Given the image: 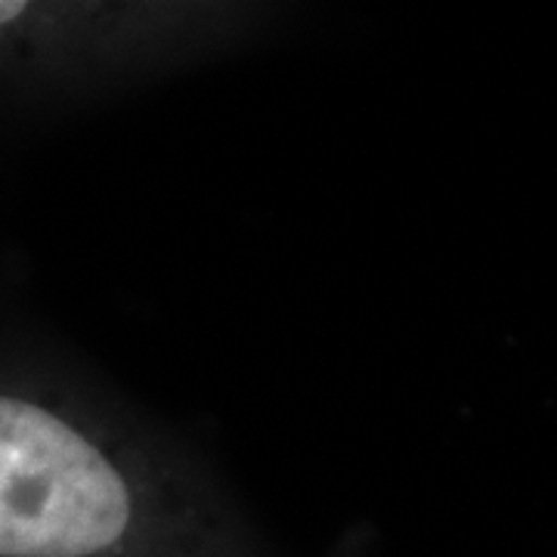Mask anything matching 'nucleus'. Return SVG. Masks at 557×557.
Returning <instances> with one entry per match:
<instances>
[{
  "label": "nucleus",
  "instance_id": "obj_1",
  "mask_svg": "<svg viewBox=\"0 0 557 557\" xmlns=\"http://www.w3.org/2000/svg\"><path fill=\"white\" fill-rule=\"evenodd\" d=\"M0 557H186L119 458L72 418L0 397Z\"/></svg>",
  "mask_w": 557,
  "mask_h": 557
},
{
  "label": "nucleus",
  "instance_id": "obj_2",
  "mask_svg": "<svg viewBox=\"0 0 557 557\" xmlns=\"http://www.w3.org/2000/svg\"><path fill=\"white\" fill-rule=\"evenodd\" d=\"M22 10H25L22 3H0V25H3V22L16 20Z\"/></svg>",
  "mask_w": 557,
  "mask_h": 557
}]
</instances>
